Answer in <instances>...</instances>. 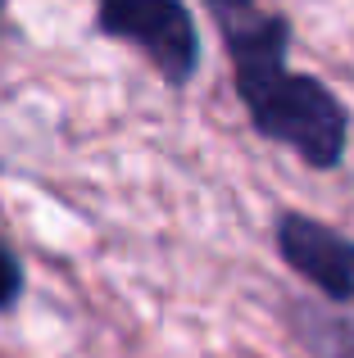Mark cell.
<instances>
[{"instance_id":"cell-6","label":"cell","mask_w":354,"mask_h":358,"mask_svg":"<svg viewBox=\"0 0 354 358\" xmlns=\"http://www.w3.org/2000/svg\"><path fill=\"white\" fill-rule=\"evenodd\" d=\"M0 14H5V0H0Z\"/></svg>"},{"instance_id":"cell-2","label":"cell","mask_w":354,"mask_h":358,"mask_svg":"<svg viewBox=\"0 0 354 358\" xmlns=\"http://www.w3.org/2000/svg\"><path fill=\"white\" fill-rule=\"evenodd\" d=\"M96 27L109 41L132 45L177 91L200 73V27L186 0H100Z\"/></svg>"},{"instance_id":"cell-1","label":"cell","mask_w":354,"mask_h":358,"mask_svg":"<svg viewBox=\"0 0 354 358\" xmlns=\"http://www.w3.org/2000/svg\"><path fill=\"white\" fill-rule=\"evenodd\" d=\"M232 64L246 118L313 173H332L350 150V109L313 73L291 69V18L264 0H204Z\"/></svg>"},{"instance_id":"cell-3","label":"cell","mask_w":354,"mask_h":358,"mask_svg":"<svg viewBox=\"0 0 354 358\" xmlns=\"http://www.w3.org/2000/svg\"><path fill=\"white\" fill-rule=\"evenodd\" d=\"M273 241L282 263L304 286H313L337 308H354V241L346 231H337L313 213L286 209L273 227Z\"/></svg>"},{"instance_id":"cell-4","label":"cell","mask_w":354,"mask_h":358,"mask_svg":"<svg viewBox=\"0 0 354 358\" xmlns=\"http://www.w3.org/2000/svg\"><path fill=\"white\" fill-rule=\"evenodd\" d=\"M291 336L304 345L313 358H354V317H341L332 308H318L309 299L286 304Z\"/></svg>"},{"instance_id":"cell-5","label":"cell","mask_w":354,"mask_h":358,"mask_svg":"<svg viewBox=\"0 0 354 358\" xmlns=\"http://www.w3.org/2000/svg\"><path fill=\"white\" fill-rule=\"evenodd\" d=\"M18 295H23V263H18V254L0 241V308H14Z\"/></svg>"}]
</instances>
